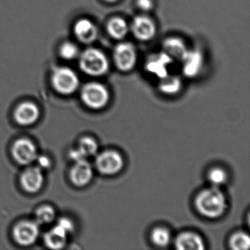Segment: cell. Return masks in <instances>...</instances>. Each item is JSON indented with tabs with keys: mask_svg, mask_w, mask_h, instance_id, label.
Returning <instances> with one entry per match:
<instances>
[{
	"mask_svg": "<svg viewBox=\"0 0 250 250\" xmlns=\"http://www.w3.org/2000/svg\"><path fill=\"white\" fill-rule=\"evenodd\" d=\"M11 153L14 160L21 165H30L38 156L36 146L27 138L17 140L13 145Z\"/></svg>",
	"mask_w": 250,
	"mask_h": 250,
	"instance_id": "8",
	"label": "cell"
},
{
	"mask_svg": "<svg viewBox=\"0 0 250 250\" xmlns=\"http://www.w3.org/2000/svg\"><path fill=\"white\" fill-rule=\"evenodd\" d=\"M74 30L78 40L86 44L93 43L98 37L97 27L93 21L87 19H82L77 21Z\"/></svg>",
	"mask_w": 250,
	"mask_h": 250,
	"instance_id": "15",
	"label": "cell"
},
{
	"mask_svg": "<svg viewBox=\"0 0 250 250\" xmlns=\"http://www.w3.org/2000/svg\"><path fill=\"white\" fill-rule=\"evenodd\" d=\"M229 246L234 250H247L250 247V238L244 232H235L229 239Z\"/></svg>",
	"mask_w": 250,
	"mask_h": 250,
	"instance_id": "21",
	"label": "cell"
},
{
	"mask_svg": "<svg viewBox=\"0 0 250 250\" xmlns=\"http://www.w3.org/2000/svg\"><path fill=\"white\" fill-rule=\"evenodd\" d=\"M20 182L22 188L27 192L36 193L40 191L44 182L42 168L33 167L25 169L21 174Z\"/></svg>",
	"mask_w": 250,
	"mask_h": 250,
	"instance_id": "12",
	"label": "cell"
},
{
	"mask_svg": "<svg viewBox=\"0 0 250 250\" xmlns=\"http://www.w3.org/2000/svg\"><path fill=\"white\" fill-rule=\"evenodd\" d=\"M164 52H166L172 59L181 61L185 56L188 49L185 42L177 37H169L163 42Z\"/></svg>",
	"mask_w": 250,
	"mask_h": 250,
	"instance_id": "18",
	"label": "cell"
},
{
	"mask_svg": "<svg viewBox=\"0 0 250 250\" xmlns=\"http://www.w3.org/2000/svg\"><path fill=\"white\" fill-rule=\"evenodd\" d=\"M175 247L179 250H203L205 249V244L198 234L184 232L177 236Z\"/></svg>",
	"mask_w": 250,
	"mask_h": 250,
	"instance_id": "16",
	"label": "cell"
},
{
	"mask_svg": "<svg viewBox=\"0 0 250 250\" xmlns=\"http://www.w3.org/2000/svg\"><path fill=\"white\" fill-rule=\"evenodd\" d=\"M80 66L87 75L101 77L109 71V62L106 55L100 49L89 48L80 55Z\"/></svg>",
	"mask_w": 250,
	"mask_h": 250,
	"instance_id": "2",
	"label": "cell"
},
{
	"mask_svg": "<svg viewBox=\"0 0 250 250\" xmlns=\"http://www.w3.org/2000/svg\"><path fill=\"white\" fill-rule=\"evenodd\" d=\"M173 62L174 60L163 51L150 55L146 61L145 68L147 72L162 80L169 75V68Z\"/></svg>",
	"mask_w": 250,
	"mask_h": 250,
	"instance_id": "9",
	"label": "cell"
},
{
	"mask_svg": "<svg viewBox=\"0 0 250 250\" xmlns=\"http://www.w3.org/2000/svg\"><path fill=\"white\" fill-rule=\"evenodd\" d=\"M38 162H39V167L43 169H49L52 165L51 159L46 156H39L38 158Z\"/></svg>",
	"mask_w": 250,
	"mask_h": 250,
	"instance_id": "29",
	"label": "cell"
},
{
	"mask_svg": "<svg viewBox=\"0 0 250 250\" xmlns=\"http://www.w3.org/2000/svg\"><path fill=\"white\" fill-rule=\"evenodd\" d=\"M108 34L115 40H122L128 35L129 27L126 21L121 17H113L106 24Z\"/></svg>",
	"mask_w": 250,
	"mask_h": 250,
	"instance_id": "19",
	"label": "cell"
},
{
	"mask_svg": "<svg viewBox=\"0 0 250 250\" xmlns=\"http://www.w3.org/2000/svg\"><path fill=\"white\" fill-rule=\"evenodd\" d=\"M112 57L117 68L123 72L131 71L137 64V49L129 42L118 43L114 49Z\"/></svg>",
	"mask_w": 250,
	"mask_h": 250,
	"instance_id": "5",
	"label": "cell"
},
{
	"mask_svg": "<svg viewBox=\"0 0 250 250\" xmlns=\"http://www.w3.org/2000/svg\"><path fill=\"white\" fill-rule=\"evenodd\" d=\"M136 4L139 9L145 12L151 11L154 5L153 0H137Z\"/></svg>",
	"mask_w": 250,
	"mask_h": 250,
	"instance_id": "27",
	"label": "cell"
},
{
	"mask_svg": "<svg viewBox=\"0 0 250 250\" xmlns=\"http://www.w3.org/2000/svg\"><path fill=\"white\" fill-rule=\"evenodd\" d=\"M124 165L123 156L115 150L102 152L96 158V168L103 175H115L123 169Z\"/></svg>",
	"mask_w": 250,
	"mask_h": 250,
	"instance_id": "6",
	"label": "cell"
},
{
	"mask_svg": "<svg viewBox=\"0 0 250 250\" xmlns=\"http://www.w3.org/2000/svg\"><path fill=\"white\" fill-rule=\"evenodd\" d=\"M55 218V211L52 206H43L37 209L36 213L38 224L51 223Z\"/></svg>",
	"mask_w": 250,
	"mask_h": 250,
	"instance_id": "24",
	"label": "cell"
},
{
	"mask_svg": "<svg viewBox=\"0 0 250 250\" xmlns=\"http://www.w3.org/2000/svg\"><path fill=\"white\" fill-rule=\"evenodd\" d=\"M60 54L64 59L73 60L78 56L79 49L74 43L65 42L61 45Z\"/></svg>",
	"mask_w": 250,
	"mask_h": 250,
	"instance_id": "26",
	"label": "cell"
},
{
	"mask_svg": "<svg viewBox=\"0 0 250 250\" xmlns=\"http://www.w3.org/2000/svg\"><path fill=\"white\" fill-rule=\"evenodd\" d=\"M93 169L86 159L75 162L70 172L71 182L77 187H84L88 184L93 178Z\"/></svg>",
	"mask_w": 250,
	"mask_h": 250,
	"instance_id": "14",
	"label": "cell"
},
{
	"mask_svg": "<svg viewBox=\"0 0 250 250\" xmlns=\"http://www.w3.org/2000/svg\"><path fill=\"white\" fill-rule=\"evenodd\" d=\"M171 235L169 231L165 228H156L151 232V241L158 247H165L170 242Z\"/></svg>",
	"mask_w": 250,
	"mask_h": 250,
	"instance_id": "22",
	"label": "cell"
},
{
	"mask_svg": "<svg viewBox=\"0 0 250 250\" xmlns=\"http://www.w3.org/2000/svg\"><path fill=\"white\" fill-rule=\"evenodd\" d=\"M39 235V224L33 221H21L17 223L13 229L14 240L21 246H30L34 244Z\"/></svg>",
	"mask_w": 250,
	"mask_h": 250,
	"instance_id": "7",
	"label": "cell"
},
{
	"mask_svg": "<svg viewBox=\"0 0 250 250\" xmlns=\"http://www.w3.org/2000/svg\"><path fill=\"white\" fill-rule=\"evenodd\" d=\"M228 179L226 172L222 168L216 167L210 170L208 173V180L213 187H219L225 184Z\"/></svg>",
	"mask_w": 250,
	"mask_h": 250,
	"instance_id": "25",
	"label": "cell"
},
{
	"mask_svg": "<svg viewBox=\"0 0 250 250\" xmlns=\"http://www.w3.org/2000/svg\"><path fill=\"white\" fill-rule=\"evenodd\" d=\"M132 34L137 40L148 42L156 36V26L154 21L146 16H137L131 25Z\"/></svg>",
	"mask_w": 250,
	"mask_h": 250,
	"instance_id": "10",
	"label": "cell"
},
{
	"mask_svg": "<svg viewBox=\"0 0 250 250\" xmlns=\"http://www.w3.org/2000/svg\"><path fill=\"white\" fill-rule=\"evenodd\" d=\"M78 148L87 159L89 156H93L97 153L98 144L92 137H84L80 140Z\"/></svg>",
	"mask_w": 250,
	"mask_h": 250,
	"instance_id": "23",
	"label": "cell"
},
{
	"mask_svg": "<svg viewBox=\"0 0 250 250\" xmlns=\"http://www.w3.org/2000/svg\"><path fill=\"white\" fill-rule=\"evenodd\" d=\"M182 88V81L176 76L167 75L160 80L159 89L162 93L166 95H175L179 93Z\"/></svg>",
	"mask_w": 250,
	"mask_h": 250,
	"instance_id": "20",
	"label": "cell"
},
{
	"mask_svg": "<svg viewBox=\"0 0 250 250\" xmlns=\"http://www.w3.org/2000/svg\"><path fill=\"white\" fill-rule=\"evenodd\" d=\"M82 100L91 109L104 107L109 100V93L104 84L99 83H89L82 89Z\"/></svg>",
	"mask_w": 250,
	"mask_h": 250,
	"instance_id": "3",
	"label": "cell"
},
{
	"mask_svg": "<svg viewBox=\"0 0 250 250\" xmlns=\"http://www.w3.org/2000/svg\"><path fill=\"white\" fill-rule=\"evenodd\" d=\"M70 157L74 161V162H78V161L84 160L86 159L84 155L82 153V152L79 150L78 147L77 149H74L70 152Z\"/></svg>",
	"mask_w": 250,
	"mask_h": 250,
	"instance_id": "30",
	"label": "cell"
},
{
	"mask_svg": "<svg viewBox=\"0 0 250 250\" xmlns=\"http://www.w3.org/2000/svg\"><path fill=\"white\" fill-rule=\"evenodd\" d=\"M58 224L61 225L62 228L65 229L68 234L70 232H72L74 229V224L71 219H68V218L62 217L58 220Z\"/></svg>",
	"mask_w": 250,
	"mask_h": 250,
	"instance_id": "28",
	"label": "cell"
},
{
	"mask_svg": "<svg viewBox=\"0 0 250 250\" xmlns=\"http://www.w3.org/2000/svg\"><path fill=\"white\" fill-rule=\"evenodd\" d=\"M195 206L200 214L215 219L226 210V198L219 187L212 186L199 193L195 199Z\"/></svg>",
	"mask_w": 250,
	"mask_h": 250,
	"instance_id": "1",
	"label": "cell"
},
{
	"mask_svg": "<svg viewBox=\"0 0 250 250\" xmlns=\"http://www.w3.org/2000/svg\"><path fill=\"white\" fill-rule=\"evenodd\" d=\"M52 83L54 88L62 95L74 93L78 88L80 80L71 68L66 67L57 68L52 74Z\"/></svg>",
	"mask_w": 250,
	"mask_h": 250,
	"instance_id": "4",
	"label": "cell"
},
{
	"mask_svg": "<svg viewBox=\"0 0 250 250\" xmlns=\"http://www.w3.org/2000/svg\"><path fill=\"white\" fill-rule=\"evenodd\" d=\"M40 116V110L36 104L27 102L20 104L14 112V118L21 125L35 124Z\"/></svg>",
	"mask_w": 250,
	"mask_h": 250,
	"instance_id": "13",
	"label": "cell"
},
{
	"mask_svg": "<svg viewBox=\"0 0 250 250\" xmlns=\"http://www.w3.org/2000/svg\"><path fill=\"white\" fill-rule=\"evenodd\" d=\"M104 1L108 3H115V2H118L119 0H104Z\"/></svg>",
	"mask_w": 250,
	"mask_h": 250,
	"instance_id": "31",
	"label": "cell"
},
{
	"mask_svg": "<svg viewBox=\"0 0 250 250\" xmlns=\"http://www.w3.org/2000/svg\"><path fill=\"white\" fill-rule=\"evenodd\" d=\"M181 62L184 75L188 78H194L201 71L204 60L203 54L198 49H188Z\"/></svg>",
	"mask_w": 250,
	"mask_h": 250,
	"instance_id": "11",
	"label": "cell"
},
{
	"mask_svg": "<svg viewBox=\"0 0 250 250\" xmlns=\"http://www.w3.org/2000/svg\"><path fill=\"white\" fill-rule=\"evenodd\" d=\"M68 232L61 225L57 224L44 236V242L52 250H61L67 242Z\"/></svg>",
	"mask_w": 250,
	"mask_h": 250,
	"instance_id": "17",
	"label": "cell"
}]
</instances>
